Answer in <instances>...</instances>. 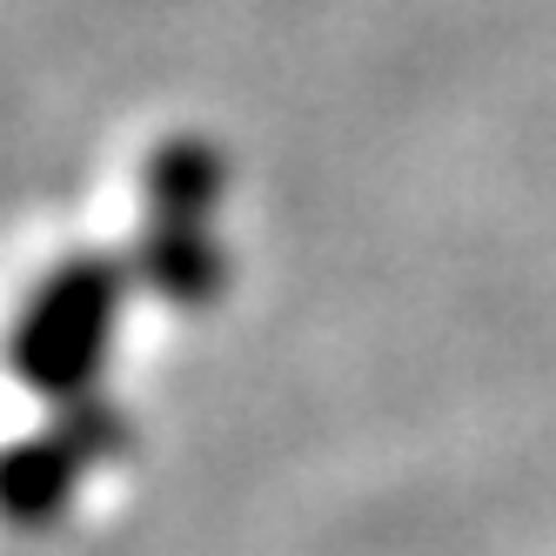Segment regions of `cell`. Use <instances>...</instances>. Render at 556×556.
Returning <instances> with one entry per match:
<instances>
[{
  "label": "cell",
  "instance_id": "4",
  "mask_svg": "<svg viewBox=\"0 0 556 556\" xmlns=\"http://www.w3.org/2000/svg\"><path fill=\"white\" fill-rule=\"evenodd\" d=\"M228 188V162L194 141V135H175L148 154V175H141V194H148V215H175V222H208V208L222 202Z\"/></svg>",
  "mask_w": 556,
  "mask_h": 556
},
{
  "label": "cell",
  "instance_id": "2",
  "mask_svg": "<svg viewBox=\"0 0 556 556\" xmlns=\"http://www.w3.org/2000/svg\"><path fill=\"white\" fill-rule=\"evenodd\" d=\"M122 443L114 409L74 403L54 429L21 435V443H0V516L8 523H48L74 503V490L88 483V469Z\"/></svg>",
  "mask_w": 556,
  "mask_h": 556
},
{
  "label": "cell",
  "instance_id": "3",
  "mask_svg": "<svg viewBox=\"0 0 556 556\" xmlns=\"http://www.w3.org/2000/svg\"><path fill=\"white\" fill-rule=\"evenodd\" d=\"M128 268H135V282H148L168 302H208L222 289V275H228L208 222H175V215H148Z\"/></svg>",
  "mask_w": 556,
  "mask_h": 556
},
{
  "label": "cell",
  "instance_id": "1",
  "mask_svg": "<svg viewBox=\"0 0 556 556\" xmlns=\"http://www.w3.org/2000/svg\"><path fill=\"white\" fill-rule=\"evenodd\" d=\"M135 268L114 255H67L34 282L8 323V369L48 395V403L74 409L88 403L101 382L114 336H122V302H128Z\"/></svg>",
  "mask_w": 556,
  "mask_h": 556
}]
</instances>
